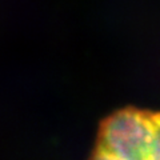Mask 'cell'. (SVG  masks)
I'll return each mask as SVG.
<instances>
[{
	"label": "cell",
	"mask_w": 160,
	"mask_h": 160,
	"mask_svg": "<svg viewBox=\"0 0 160 160\" xmlns=\"http://www.w3.org/2000/svg\"><path fill=\"white\" fill-rule=\"evenodd\" d=\"M89 160H160V111L128 107L104 119Z\"/></svg>",
	"instance_id": "cell-1"
}]
</instances>
